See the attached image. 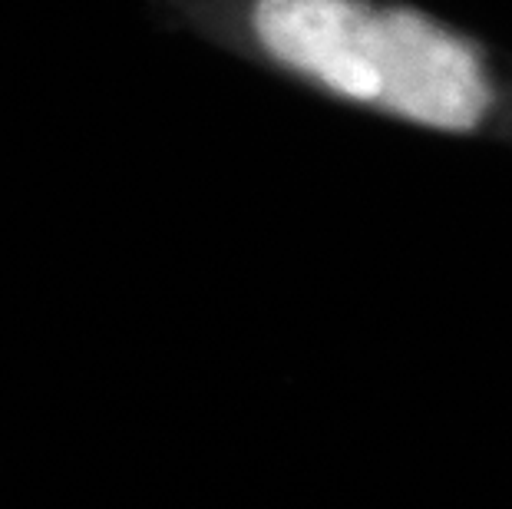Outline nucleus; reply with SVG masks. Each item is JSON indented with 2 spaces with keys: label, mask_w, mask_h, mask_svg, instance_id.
Here are the masks:
<instances>
[{
  "label": "nucleus",
  "mask_w": 512,
  "mask_h": 509,
  "mask_svg": "<svg viewBox=\"0 0 512 509\" xmlns=\"http://www.w3.org/2000/svg\"><path fill=\"white\" fill-rule=\"evenodd\" d=\"M172 17L304 93L512 146V50L410 0H169Z\"/></svg>",
  "instance_id": "obj_1"
}]
</instances>
